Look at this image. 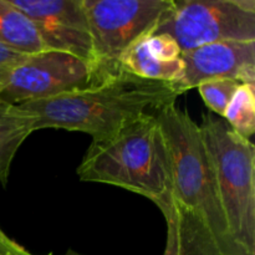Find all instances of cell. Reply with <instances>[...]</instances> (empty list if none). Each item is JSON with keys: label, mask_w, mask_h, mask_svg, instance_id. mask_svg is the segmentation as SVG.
Listing matches in <instances>:
<instances>
[{"label": "cell", "mask_w": 255, "mask_h": 255, "mask_svg": "<svg viewBox=\"0 0 255 255\" xmlns=\"http://www.w3.org/2000/svg\"><path fill=\"white\" fill-rule=\"evenodd\" d=\"M216 174L229 233L239 249L255 255V147L223 117L208 112L199 124Z\"/></svg>", "instance_id": "obj_4"}, {"label": "cell", "mask_w": 255, "mask_h": 255, "mask_svg": "<svg viewBox=\"0 0 255 255\" xmlns=\"http://www.w3.org/2000/svg\"><path fill=\"white\" fill-rule=\"evenodd\" d=\"M147 46L153 56L164 62L181 60L182 50L176 40L166 32H154L147 36Z\"/></svg>", "instance_id": "obj_17"}, {"label": "cell", "mask_w": 255, "mask_h": 255, "mask_svg": "<svg viewBox=\"0 0 255 255\" xmlns=\"http://www.w3.org/2000/svg\"><path fill=\"white\" fill-rule=\"evenodd\" d=\"M64 255H81V254L76 253V252H74V251H71V249H70V251H67Z\"/></svg>", "instance_id": "obj_22"}, {"label": "cell", "mask_w": 255, "mask_h": 255, "mask_svg": "<svg viewBox=\"0 0 255 255\" xmlns=\"http://www.w3.org/2000/svg\"><path fill=\"white\" fill-rule=\"evenodd\" d=\"M100 81L120 74V59L133 42L154 34L174 10V0H82Z\"/></svg>", "instance_id": "obj_5"}, {"label": "cell", "mask_w": 255, "mask_h": 255, "mask_svg": "<svg viewBox=\"0 0 255 255\" xmlns=\"http://www.w3.org/2000/svg\"><path fill=\"white\" fill-rule=\"evenodd\" d=\"M2 255H32V254L29 253V252H27L26 249L22 248L21 246H19L16 249H12V251L7 252V253H5V254H2ZM46 255H52V253H49V254H46Z\"/></svg>", "instance_id": "obj_20"}, {"label": "cell", "mask_w": 255, "mask_h": 255, "mask_svg": "<svg viewBox=\"0 0 255 255\" xmlns=\"http://www.w3.org/2000/svg\"><path fill=\"white\" fill-rule=\"evenodd\" d=\"M101 84L91 62L67 52L45 50L9 69L0 100L17 105L82 91Z\"/></svg>", "instance_id": "obj_7"}, {"label": "cell", "mask_w": 255, "mask_h": 255, "mask_svg": "<svg viewBox=\"0 0 255 255\" xmlns=\"http://www.w3.org/2000/svg\"><path fill=\"white\" fill-rule=\"evenodd\" d=\"M147 36L137 40L124 52L120 59V70L142 79L169 82L179 87L184 72L182 57L181 60L172 62L161 61L149 51L147 46Z\"/></svg>", "instance_id": "obj_10"}, {"label": "cell", "mask_w": 255, "mask_h": 255, "mask_svg": "<svg viewBox=\"0 0 255 255\" xmlns=\"http://www.w3.org/2000/svg\"><path fill=\"white\" fill-rule=\"evenodd\" d=\"M182 94L174 84L121 71L82 91L16 107L31 120L34 131L56 128L84 132L96 141L143 115H156Z\"/></svg>", "instance_id": "obj_1"}, {"label": "cell", "mask_w": 255, "mask_h": 255, "mask_svg": "<svg viewBox=\"0 0 255 255\" xmlns=\"http://www.w3.org/2000/svg\"><path fill=\"white\" fill-rule=\"evenodd\" d=\"M19 247V244L16 242L11 241L10 238L1 239L0 238V255L7 253V252L12 251V249H16Z\"/></svg>", "instance_id": "obj_19"}, {"label": "cell", "mask_w": 255, "mask_h": 255, "mask_svg": "<svg viewBox=\"0 0 255 255\" xmlns=\"http://www.w3.org/2000/svg\"><path fill=\"white\" fill-rule=\"evenodd\" d=\"M177 208L179 214L181 255H224L213 234L198 214L178 204Z\"/></svg>", "instance_id": "obj_13"}, {"label": "cell", "mask_w": 255, "mask_h": 255, "mask_svg": "<svg viewBox=\"0 0 255 255\" xmlns=\"http://www.w3.org/2000/svg\"><path fill=\"white\" fill-rule=\"evenodd\" d=\"M7 71H9V69H0V91H1L5 80H6Z\"/></svg>", "instance_id": "obj_21"}, {"label": "cell", "mask_w": 255, "mask_h": 255, "mask_svg": "<svg viewBox=\"0 0 255 255\" xmlns=\"http://www.w3.org/2000/svg\"><path fill=\"white\" fill-rule=\"evenodd\" d=\"M9 1L31 20L45 49L67 52L94 65L91 34L82 0Z\"/></svg>", "instance_id": "obj_8"}, {"label": "cell", "mask_w": 255, "mask_h": 255, "mask_svg": "<svg viewBox=\"0 0 255 255\" xmlns=\"http://www.w3.org/2000/svg\"><path fill=\"white\" fill-rule=\"evenodd\" d=\"M241 85V82L234 80L217 79L202 82L197 86V89L204 104L209 109V112L223 117L229 102Z\"/></svg>", "instance_id": "obj_15"}, {"label": "cell", "mask_w": 255, "mask_h": 255, "mask_svg": "<svg viewBox=\"0 0 255 255\" xmlns=\"http://www.w3.org/2000/svg\"><path fill=\"white\" fill-rule=\"evenodd\" d=\"M76 173L80 181L121 187L156 206L174 197L171 154L154 114L92 141Z\"/></svg>", "instance_id": "obj_2"}, {"label": "cell", "mask_w": 255, "mask_h": 255, "mask_svg": "<svg viewBox=\"0 0 255 255\" xmlns=\"http://www.w3.org/2000/svg\"><path fill=\"white\" fill-rule=\"evenodd\" d=\"M223 119L247 139L255 133V85L242 84L229 102Z\"/></svg>", "instance_id": "obj_14"}, {"label": "cell", "mask_w": 255, "mask_h": 255, "mask_svg": "<svg viewBox=\"0 0 255 255\" xmlns=\"http://www.w3.org/2000/svg\"><path fill=\"white\" fill-rule=\"evenodd\" d=\"M32 132L31 120L16 106L0 100V184L2 187L7 184L17 149Z\"/></svg>", "instance_id": "obj_12"}, {"label": "cell", "mask_w": 255, "mask_h": 255, "mask_svg": "<svg viewBox=\"0 0 255 255\" xmlns=\"http://www.w3.org/2000/svg\"><path fill=\"white\" fill-rule=\"evenodd\" d=\"M156 32L171 35L182 52L218 41H255L254 0H174Z\"/></svg>", "instance_id": "obj_6"}, {"label": "cell", "mask_w": 255, "mask_h": 255, "mask_svg": "<svg viewBox=\"0 0 255 255\" xmlns=\"http://www.w3.org/2000/svg\"><path fill=\"white\" fill-rule=\"evenodd\" d=\"M0 238H1V239H6V238H9V237H7L6 234H5L4 232L1 231V228H0Z\"/></svg>", "instance_id": "obj_23"}, {"label": "cell", "mask_w": 255, "mask_h": 255, "mask_svg": "<svg viewBox=\"0 0 255 255\" xmlns=\"http://www.w3.org/2000/svg\"><path fill=\"white\" fill-rule=\"evenodd\" d=\"M26 56V54H20V52L0 44V69H12L21 61H24Z\"/></svg>", "instance_id": "obj_18"}, {"label": "cell", "mask_w": 255, "mask_h": 255, "mask_svg": "<svg viewBox=\"0 0 255 255\" xmlns=\"http://www.w3.org/2000/svg\"><path fill=\"white\" fill-rule=\"evenodd\" d=\"M0 44L26 55L46 50L31 20L9 0H0Z\"/></svg>", "instance_id": "obj_11"}, {"label": "cell", "mask_w": 255, "mask_h": 255, "mask_svg": "<svg viewBox=\"0 0 255 255\" xmlns=\"http://www.w3.org/2000/svg\"><path fill=\"white\" fill-rule=\"evenodd\" d=\"M156 115L171 154L176 203L198 214L224 255H248L238 248L229 233L199 125L176 102L166 105Z\"/></svg>", "instance_id": "obj_3"}, {"label": "cell", "mask_w": 255, "mask_h": 255, "mask_svg": "<svg viewBox=\"0 0 255 255\" xmlns=\"http://www.w3.org/2000/svg\"><path fill=\"white\" fill-rule=\"evenodd\" d=\"M163 214L167 224L166 249L163 255H181V234H179V214L173 199L157 206Z\"/></svg>", "instance_id": "obj_16"}, {"label": "cell", "mask_w": 255, "mask_h": 255, "mask_svg": "<svg viewBox=\"0 0 255 255\" xmlns=\"http://www.w3.org/2000/svg\"><path fill=\"white\" fill-rule=\"evenodd\" d=\"M183 92L209 80L229 79L255 85V41H218L182 52Z\"/></svg>", "instance_id": "obj_9"}]
</instances>
